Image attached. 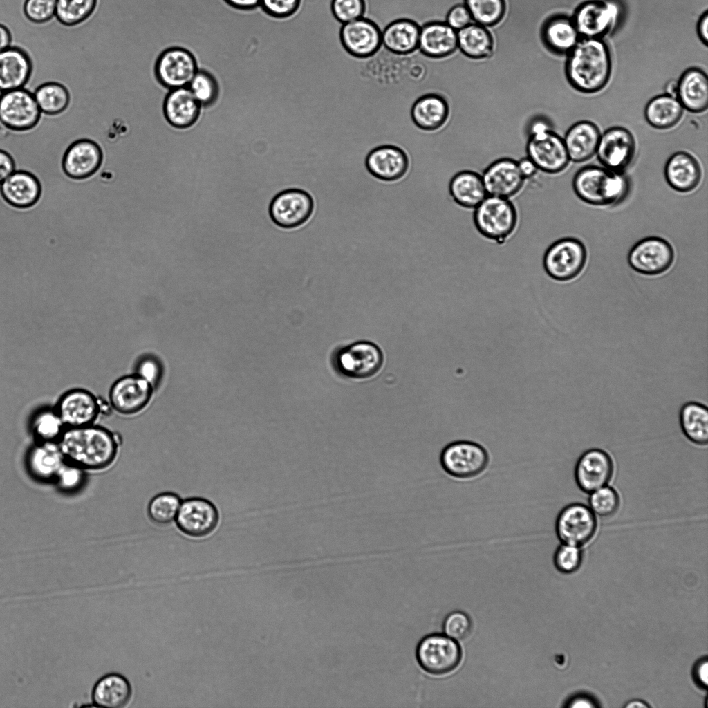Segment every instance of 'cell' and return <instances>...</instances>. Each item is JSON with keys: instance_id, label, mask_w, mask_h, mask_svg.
<instances>
[{"instance_id": "cell-1", "label": "cell", "mask_w": 708, "mask_h": 708, "mask_svg": "<svg viewBox=\"0 0 708 708\" xmlns=\"http://www.w3.org/2000/svg\"><path fill=\"white\" fill-rule=\"evenodd\" d=\"M119 442L118 436L92 424L65 428L57 444L66 462L84 470H95L114 461Z\"/></svg>"}, {"instance_id": "cell-2", "label": "cell", "mask_w": 708, "mask_h": 708, "mask_svg": "<svg viewBox=\"0 0 708 708\" xmlns=\"http://www.w3.org/2000/svg\"><path fill=\"white\" fill-rule=\"evenodd\" d=\"M611 71L609 48L601 38L583 37L566 55V78L579 92L594 93L603 89Z\"/></svg>"}, {"instance_id": "cell-3", "label": "cell", "mask_w": 708, "mask_h": 708, "mask_svg": "<svg viewBox=\"0 0 708 708\" xmlns=\"http://www.w3.org/2000/svg\"><path fill=\"white\" fill-rule=\"evenodd\" d=\"M577 197L595 206H613L623 201L628 194L630 183L624 172L604 167L586 165L579 169L572 179Z\"/></svg>"}, {"instance_id": "cell-4", "label": "cell", "mask_w": 708, "mask_h": 708, "mask_svg": "<svg viewBox=\"0 0 708 708\" xmlns=\"http://www.w3.org/2000/svg\"><path fill=\"white\" fill-rule=\"evenodd\" d=\"M490 452L481 443L458 440L443 447L439 456L440 465L446 475L458 481L476 480L490 465Z\"/></svg>"}, {"instance_id": "cell-5", "label": "cell", "mask_w": 708, "mask_h": 708, "mask_svg": "<svg viewBox=\"0 0 708 708\" xmlns=\"http://www.w3.org/2000/svg\"><path fill=\"white\" fill-rule=\"evenodd\" d=\"M473 221L483 237L502 245L516 232L519 214L511 199L487 196L474 209Z\"/></svg>"}, {"instance_id": "cell-6", "label": "cell", "mask_w": 708, "mask_h": 708, "mask_svg": "<svg viewBox=\"0 0 708 708\" xmlns=\"http://www.w3.org/2000/svg\"><path fill=\"white\" fill-rule=\"evenodd\" d=\"M524 150L538 170L546 174L561 173L570 162L563 137L543 120L531 126Z\"/></svg>"}, {"instance_id": "cell-7", "label": "cell", "mask_w": 708, "mask_h": 708, "mask_svg": "<svg viewBox=\"0 0 708 708\" xmlns=\"http://www.w3.org/2000/svg\"><path fill=\"white\" fill-rule=\"evenodd\" d=\"M416 658L426 673L445 676L459 667L463 651L458 641L444 633H431L423 637L418 643Z\"/></svg>"}, {"instance_id": "cell-8", "label": "cell", "mask_w": 708, "mask_h": 708, "mask_svg": "<svg viewBox=\"0 0 708 708\" xmlns=\"http://www.w3.org/2000/svg\"><path fill=\"white\" fill-rule=\"evenodd\" d=\"M587 259V251L577 239L566 237L552 243L543 257V267L547 275L559 282H567L576 278L583 270Z\"/></svg>"}, {"instance_id": "cell-9", "label": "cell", "mask_w": 708, "mask_h": 708, "mask_svg": "<svg viewBox=\"0 0 708 708\" xmlns=\"http://www.w3.org/2000/svg\"><path fill=\"white\" fill-rule=\"evenodd\" d=\"M41 114L33 93L28 89L0 93V124L6 130L30 131L39 124Z\"/></svg>"}, {"instance_id": "cell-10", "label": "cell", "mask_w": 708, "mask_h": 708, "mask_svg": "<svg viewBox=\"0 0 708 708\" xmlns=\"http://www.w3.org/2000/svg\"><path fill=\"white\" fill-rule=\"evenodd\" d=\"M384 362L381 349L375 344L360 341L341 348L335 365L343 376L352 380L369 379L380 371Z\"/></svg>"}, {"instance_id": "cell-11", "label": "cell", "mask_w": 708, "mask_h": 708, "mask_svg": "<svg viewBox=\"0 0 708 708\" xmlns=\"http://www.w3.org/2000/svg\"><path fill=\"white\" fill-rule=\"evenodd\" d=\"M597 526L596 516L588 506L572 503L559 511L555 520V530L561 543L580 548L593 539Z\"/></svg>"}, {"instance_id": "cell-12", "label": "cell", "mask_w": 708, "mask_h": 708, "mask_svg": "<svg viewBox=\"0 0 708 708\" xmlns=\"http://www.w3.org/2000/svg\"><path fill=\"white\" fill-rule=\"evenodd\" d=\"M314 201L307 192L288 189L279 192L269 205V215L272 222L283 229L297 228L311 217Z\"/></svg>"}, {"instance_id": "cell-13", "label": "cell", "mask_w": 708, "mask_h": 708, "mask_svg": "<svg viewBox=\"0 0 708 708\" xmlns=\"http://www.w3.org/2000/svg\"><path fill=\"white\" fill-rule=\"evenodd\" d=\"M674 260L671 245L658 236H649L637 242L628 254V263L636 272L655 276L665 272Z\"/></svg>"}, {"instance_id": "cell-14", "label": "cell", "mask_w": 708, "mask_h": 708, "mask_svg": "<svg viewBox=\"0 0 708 708\" xmlns=\"http://www.w3.org/2000/svg\"><path fill=\"white\" fill-rule=\"evenodd\" d=\"M198 70L194 55L187 49L178 46L162 51L155 65L158 80L169 90L187 86Z\"/></svg>"}, {"instance_id": "cell-15", "label": "cell", "mask_w": 708, "mask_h": 708, "mask_svg": "<svg viewBox=\"0 0 708 708\" xmlns=\"http://www.w3.org/2000/svg\"><path fill=\"white\" fill-rule=\"evenodd\" d=\"M635 149L632 133L624 127L615 126L601 133L595 153L603 167L624 172L634 158Z\"/></svg>"}, {"instance_id": "cell-16", "label": "cell", "mask_w": 708, "mask_h": 708, "mask_svg": "<svg viewBox=\"0 0 708 708\" xmlns=\"http://www.w3.org/2000/svg\"><path fill=\"white\" fill-rule=\"evenodd\" d=\"M218 521L216 507L201 497H190L182 501L175 519L178 528L183 534L195 538L211 534Z\"/></svg>"}, {"instance_id": "cell-17", "label": "cell", "mask_w": 708, "mask_h": 708, "mask_svg": "<svg viewBox=\"0 0 708 708\" xmlns=\"http://www.w3.org/2000/svg\"><path fill=\"white\" fill-rule=\"evenodd\" d=\"M339 39L350 55L359 59L369 58L382 46V30L374 21L362 17L342 24Z\"/></svg>"}, {"instance_id": "cell-18", "label": "cell", "mask_w": 708, "mask_h": 708, "mask_svg": "<svg viewBox=\"0 0 708 708\" xmlns=\"http://www.w3.org/2000/svg\"><path fill=\"white\" fill-rule=\"evenodd\" d=\"M614 473L611 456L598 448L585 451L577 459L574 470L575 483L586 494L609 483Z\"/></svg>"}, {"instance_id": "cell-19", "label": "cell", "mask_w": 708, "mask_h": 708, "mask_svg": "<svg viewBox=\"0 0 708 708\" xmlns=\"http://www.w3.org/2000/svg\"><path fill=\"white\" fill-rule=\"evenodd\" d=\"M487 196L512 199L523 189L526 180L517 160L503 157L488 165L481 175Z\"/></svg>"}, {"instance_id": "cell-20", "label": "cell", "mask_w": 708, "mask_h": 708, "mask_svg": "<svg viewBox=\"0 0 708 708\" xmlns=\"http://www.w3.org/2000/svg\"><path fill=\"white\" fill-rule=\"evenodd\" d=\"M618 15L615 4L590 0L576 9L572 19L582 37L600 38L613 27Z\"/></svg>"}, {"instance_id": "cell-21", "label": "cell", "mask_w": 708, "mask_h": 708, "mask_svg": "<svg viewBox=\"0 0 708 708\" xmlns=\"http://www.w3.org/2000/svg\"><path fill=\"white\" fill-rule=\"evenodd\" d=\"M364 163L372 176L384 182L401 179L409 168L407 153L402 148L392 145L373 148L366 156Z\"/></svg>"}, {"instance_id": "cell-22", "label": "cell", "mask_w": 708, "mask_h": 708, "mask_svg": "<svg viewBox=\"0 0 708 708\" xmlns=\"http://www.w3.org/2000/svg\"><path fill=\"white\" fill-rule=\"evenodd\" d=\"M103 153L100 145L90 139H80L71 143L62 159L64 174L75 180L86 179L100 167Z\"/></svg>"}, {"instance_id": "cell-23", "label": "cell", "mask_w": 708, "mask_h": 708, "mask_svg": "<svg viewBox=\"0 0 708 708\" xmlns=\"http://www.w3.org/2000/svg\"><path fill=\"white\" fill-rule=\"evenodd\" d=\"M151 384L138 375L124 376L112 386L109 399L111 406L123 414L141 411L149 402Z\"/></svg>"}, {"instance_id": "cell-24", "label": "cell", "mask_w": 708, "mask_h": 708, "mask_svg": "<svg viewBox=\"0 0 708 708\" xmlns=\"http://www.w3.org/2000/svg\"><path fill=\"white\" fill-rule=\"evenodd\" d=\"M65 427L92 425L97 417L100 405L97 398L83 389H74L64 394L55 409Z\"/></svg>"}, {"instance_id": "cell-25", "label": "cell", "mask_w": 708, "mask_h": 708, "mask_svg": "<svg viewBox=\"0 0 708 708\" xmlns=\"http://www.w3.org/2000/svg\"><path fill=\"white\" fill-rule=\"evenodd\" d=\"M32 70V59L24 48L11 45L0 51V93L24 88Z\"/></svg>"}, {"instance_id": "cell-26", "label": "cell", "mask_w": 708, "mask_h": 708, "mask_svg": "<svg viewBox=\"0 0 708 708\" xmlns=\"http://www.w3.org/2000/svg\"><path fill=\"white\" fill-rule=\"evenodd\" d=\"M201 110V105L188 86L169 90L163 103L166 120L178 129H187L194 125Z\"/></svg>"}, {"instance_id": "cell-27", "label": "cell", "mask_w": 708, "mask_h": 708, "mask_svg": "<svg viewBox=\"0 0 708 708\" xmlns=\"http://www.w3.org/2000/svg\"><path fill=\"white\" fill-rule=\"evenodd\" d=\"M0 194L10 206L17 209L31 207L41 194L38 178L26 171H15L0 184Z\"/></svg>"}, {"instance_id": "cell-28", "label": "cell", "mask_w": 708, "mask_h": 708, "mask_svg": "<svg viewBox=\"0 0 708 708\" xmlns=\"http://www.w3.org/2000/svg\"><path fill=\"white\" fill-rule=\"evenodd\" d=\"M132 696L131 682L124 676L117 672L101 676L91 691L92 703L95 707L102 708H125L131 703Z\"/></svg>"}, {"instance_id": "cell-29", "label": "cell", "mask_w": 708, "mask_h": 708, "mask_svg": "<svg viewBox=\"0 0 708 708\" xmlns=\"http://www.w3.org/2000/svg\"><path fill=\"white\" fill-rule=\"evenodd\" d=\"M668 185L674 190L687 193L699 185L702 171L696 158L686 151H677L667 160L664 169Z\"/></svg>"}, {"instance_id": "cell-30", "label": "cell", "mask_w": 708, "mask_h": 708, "mask_svg": "<svg viewBox=\"0 0 708 708\" xmlns=\"http://www.w3.org/2000/svg\"><path fill=\"white\" fill-rule=\"evenodd\" d=\"M601 133L593 122L581 120L571 125L563 137L570 161L580 163L596 153Z\"/></svg>"}, {"instance_id": "cell-31", "label": "cell", "mask_w": 708, "mask_h": 708, "mask_svg": "<svg viewBox=\"0 0 708 708\" xmlns=\"http://www.w3.org/2000/svg\"><path fill=\"white\" fill-rule=\"evenodd\" d=\"M65 463L57 442H36L26 457L30 474L40 481H54Z\"/></svg>"}, {"instance_id": "cell-32", "label": "cell", "mask_w": 708, "mask_h": 708, "mask_svg": "<svg viewBox=\"0 0 708 708\" xmlns=\"http://www.w3.org/2000/svg\"><path fill=\"white\" fill-rule=\"evenodd\" d=\"M420 26L413 20L402 17L388 24L382 30V46L398 56H407L418 48Z\"/></svg>"}, {"instance_id": "cell-33", "label": "cell", "mask_w": 708, "mask_h": 708, "mask_svg": "<svg viewBox=\"0 0 708 708\" xmlns=\"http://www.w3.org/2000/svg\"><path fill=\"white\" fill-rule=\"evenodd\" d=\"M676 97L689 112L702 113L708 106V78L698 68L686 70L677 82Z\"/></svg>"}, {"instance_id": "cell-34", "label": "cell", "mask_w": 708, "mask_h": 708, "mask_svg": "<svg viewBox=\"0 0 708 708\" xmlns=\"http://www.w3.org/2000/svg\"><path fill=\"white\" fill-rule=\"evenodd\" d=\"M458 48L457 31L445 22H432L420 27L418 50L431 57L447 56Z\"/></svg>"}, {"instance_id": "cell-35", "label": "cell", "mask_w": 708, "mask_h": 708, "mask_svg": "<svg viewBox=\"0 0 708 708\" xmlns=\"http://www.w3.org/2000/svg\"><path fill=\"white\" fill-rule=\"evenodd\" d=\"M579 36L572 18L565 14L550 17L542 31L547 48L560 56L567 55L580 39Z\"/></svg>"}, {"instance_id": "cell-36", "label": "cell", "mask_w": 708, "mask_h": 708, "mask_svg": "<svg viewBox=\"0 0 708 708\" xmlns=\"http://www.w3.org/2000/svg\"><path fill=\"white\" fill-rule=\"evenodd\" d=\"M449 192L460 207L474 209L487 196L482 176L472 170H461L449 183Z\"/></svg>"}, {"instance_id": "cell-37", "label": "cell", "mask_w": 708, "mask_h": 708, "mask_svg": "<svg viewBox=\"0 0 708 708\" xmlns=\"http://www.w3.org/2000/svg\"><path fill=\"white\" fill-rule=\"evenodd\" d=\"M410 116L414 125L420 130L432 131L439 129L448 116L445 101L435 95L419 97L412 104Z\"/></svg>"}, {"instance_id": "cell-38", "label": "cell", "mask_w": 708, "mask_h": 708, "mask_svg": "<svg viewBox=\"0 0 708 708\" xmlns=\"http://www.w3.org/2000/svg\"><path fill=\"white\" fill-rule=\"evenodd\" d=\"M684 108L675 96L664 93L653 97L646 104L644 117L649 125L658 129H667L681 120Z\"/></svg>"}, {"instance_id": "cell-39", "label": "cell", "mask_w": 708, "mask_h": 708, "mask_svg": "<svg viewBox=\"0 0 708 708\" xmlns=\"http://www.w3.org/2000/svg\"><path fill=\"white\" fill-rule=\"evenodd\" d=\"M682 433L692 443L704 446L708 443V409L707 406L691 401L684 403L679 411Z\"/></svg>"}, {"instance_id": "cell-40", "label": "cell", "mask_w": 708, "mask_h": 708, "mask_svg": "<svg viewBox=\"0 0 708 708\" xmlns=\"http://www.w3.org/2000/svg\"><path fill=\"white\" fill-rule=\"evenodd\" d=\"M458 48L473 59L487 57L492 51V38L485 26L472 22L457 31Z\"/></svg>"}, {"instance_id": "cell-41", "label": "cell", "mask_w": 708, "mask_h": 708, "mask_svg": "<svg viewBox=\"0 0 708 708\" xmlns=\"http://www.w3.org/2000/svg\"><path fill=\"white\" fill-rule=\"evenodd\" d=\"M37 105L46 115L55 116L64 112L71 102L67 88L57 82H47L38 86L34 93Z\"/></svg>"}, {"instance_id": "cell-42", "label": "cell", "mask_w": 708, "mask_h": 708, "mask_svg": "<svg viewBox=\"0 0 708 708\" xmlns=\"http://www.w3.org/2000/svg\"><path fill=\"white\" fill-rule=\"evenodd\" d=\"M97 3V0H57L55 17L65 26L79 25L95 12Z\"/></svg>"}, {"instance_id": "cell-43", "label": "cell", "mask_w": 708, "mask_h": 708, "mask_svg": "<svg viewBox=\"0 0 708 708\" xmlns=\"http://www.w3.org/2000/svg\"><path fill=\"white\" fill-rule=\"evenodd\" d=\"M181 501L180 496L174 492L159 493L149 503L148 516L157 525L169 524L176 519Z\"/></svg>"}, {"instance_id": "cell-44", "label": "cell", "mask_w": 708, "mask_h": 708, "mask_svg": "<svg viewBox=\"0 0 708 708\" xmlns=\"http://www.w3.org/2000/svg\"><path fill=\"white\" fill-rule=\"evenodd\" d=\"M202 108L213 106L220 96V86L209 71L198 69L187 86Z\"/></svg>"}, {"instance_id": "cell-45", "label": "cell", "mask_w": 708, "mask_h": 708, "mask_svg": "<svg viewBox=\"0 0 708 708\" xmlns=\"http://www.w3.org/2000/svg\"><path fill=\"white\" fill-rule=\"evenodd\" d=\"M65 426L56 410H43L32 420V430L36 442H57Z\"/></svg>"}, {"instance_id": "cell-46", "label": "cell", "mask_w": 708, "mask_h": 708, "mask_svg": "<svg viewBox=\"0 0 708 708\" xmlns=\"http://www.w3.org/2000/svg\"><path fill=\"white\" fill-rule=\"evenodd\" d=\"M473 21L485 27L497 24L505 12L504 0H464Z\"/></svg>"}, {"instance_id": "cell-47", "label": "cell", "mask_w": 708, "mask_h": 708, "mask_svg": "<svg viewBox=\"0 0 708 708\" xmlns=\"http://www.w3.org/2000/svg\"><path fill=\"white\" fill-rule=\"evenodd\" d=\"M589 494V507L595 516L608 518L618 511L620 497L615 488L606 485Z\"/></svg>"}, {"instance_id": "cell-48", "label": "cell", "mask_w": 708, "mask_h": 708, "mask_svg": "<svg viewBox=\"0 0 708 708\" xmlns=\"http://www.w3.org/2000/svg\"><path fill=\"white\" fill-rule=\"evenodd\" d=\"M442 630L444 634L458 642L469 637L473 630V623L466 613L454 611L444 619Z\"/></svg>"}, {"instance_id": "cell-49", "label": "cell", "mask_w": 708, "mask_h": 708, "mask_svg": "<svg viewBox=\"0 0 708 708\" xmlns=\"http://www.w3.org/2000/svg\"><path fill=\"white\" fill-rule=\"evenodd\" d=\"M57 0H25L22 12L32 23L45 24L55 17Z\"/></svg>"}, {"instance_id": "cell-50", "label": "cell", "mask_w": 708, "mask_h": 708, "mask_svg": "<svg viewBox=\"0 0 708 708\" xmlns=\"http://www.w3.org/2000/svg\"><path fill=\"white\" fill-rule=\"evenodd\" d=\"M366 10L365 0H331L330 2L332 15L342 24L364 17Z\"/></svg>"}, {"instance_id": "cell-51", "label": "cell", "mask_w": 708, "mask_h": 708, "mask_svg": "<svg viewBox=\"0 0 708 708\" xmlns=\"http://www.w3.org/2000/svg\"><path fill=\"white\" fill-rule=\"evenodd\" d=\"M581 561L579 547L565 543L559 546L553 555V561L557 569L562 572H571L576 570Z\"/></svg>"}, {"instance_id": "cell-52", "label": "cell", "mask_w": 708, "mask_h": 708, "mask_svg": "<svg viewBox=\"0 0 708 708\" xmlns=\"http://www.w3.org/2000/svg\"><path fill=\"white\" fill-rule=\"evenodd\" d=\"M84 480V469L66 461L54 481L62 490L71 492L80 489Z\"/></svg>"}, {"instance_id": "cell-53", "label": "cell", "mask_w": 708, "mask_h": 708, "mask_svg": "<svg viewBox=\"0 0 708 708\" xmlns=\"http://www.w3.org/2000/svg\"><path fill=\"white\" fill-rule=\"evenodd\" d=\"M301 3V0H261L260 6L268 15L286 19L298 11Z\"/></svg>"}, {"instance_id": "cell-54", "label": "cell", "mask_w": 708, "mask_h": 708, "mask_svg": "<svg viewBox=\"0 0 708 708\" xmlns=\"http://www.w3.org/2000/svg\"><path fill=\"white\" fill-rule=\"evenodd\" d=\"M474 22L472 15L465 4L454 6L448 12L446 23L458 31Z\"/></svg>"}, {"instance_id": "cell-55", "label": "cell", "mask_w": 708, "mask_h": 708, "mask_svg": "<svg viewBox=\"0 0 708 708\" xmlns=\"http://www.w3.org/2000/svg\"><path fill=\"white\" fill-rule=\"evenodd\" d=\"M15 171V164L12 156L6 150L0 149V184Z\"/></svg>"}, {"instance_id": "cell-56", "label": "cell", "mask_w": 708, "mask_h": 708, "mask_svg": "<svg viewBox=\"0 0 708 708\" xmlns=\"http://www.w3.org/2000/svg\"><path fill=\"white\" fill-rule=\"evenodd\" d=\"M158 367L156 362L152 360H145L139 366L138 375L151 384L158 377Z\"/></svg>"}, {"instance_id": "cell-57", "label": "cell", "mask_w": 708, "mask_h": 708, "mask_svg": "<svg viewBox=\"0 0 708 708\" xmlns=\"http://www.w3.org/2000/svg\"><path fill=\"white\" fill-rule=\"evenodd\" d=\"M517 162L519 170L526 180L534 177L539 171L534 162L526 156Z\"/></svg>"}, {"instance_id": "cell-58", "label": "cell", "mask_w": 708, "mask_h": 708, "mask_svg": "<svg viewBox=\"0 0 708 708\" xmlns=\"http://www.w3.org/2000/svg\"><path fill=\"white\" fill-rule=\"evenodd\" d=\"M697 33L700 41L707 46L708 43V12L705 11L700 17L697 25Z\"/></svg>"}, {"instance_id": "cell-59", "label": "cell", "mask_w": 708, "mask_h": 708, "mask_svg": "<svg viewBox=\"0 0 708 708\" xmlns=\"http://www.w3.org/2000/svg\"><path fill=\"white\" fill-rule=\"evenodd\" d=\"M12 37L8 27L0 23V51L11 46Z\"/></svg>"}, {"instance_id": "cell-60", "label": "cell", "mask_w": 708, "mask_h": 708, "mask_svg": "<svg viewBox=\"0 0 708 708\" xmlns=\"http://www.w3.org/2000/svg\"><path fill=\"white\" fill-rule=\"evenodd\" d=\"M232 6L243 10H249L260 6L261 0H225Z\"/></svg>"}, {"instance_id": "cell-61", "label": "cell", "mask_w": 708, "mask_h": 708, "mask_svg": "<svg viewBox=\"0 0 708 708\" xmlns=\"http://www.w3.org/2000/svg\"><path fill=\"white\" fill-rule=\"evenodd\" d=\"M697 675L699 681L707 684V662L705 661L699 664L697 668Z\"/></svg>"}, {"instance_id": "cell-62", "label": "cell", "mask_w": 708, "mask_h": 708, "mask_svg": "<svg viewBox=\"0 0 708 708\" xmlns=\"http://www.w3.org/2000/svg\"><path fill=\"white\" fill-rule=\"evenodd\" d=\"M677 82L671 81L666 86L667 94L676 97Z\"/></svg>"}, {"instance_id": "cell-63", "label": "cell", "mask_w": 708, "mask_h": 708, "mask_svg": "<svg viewBox=\"0 0 708 708\" xmlns=\"http://www.w3.org/2000/svg\"><path fill=\"white\" fill-rule=\"evenodd\" d=\"M591 706H593V705H592V704L589 701L584 700V699H581V700H578L577 701H575L573 702V704L572 705V707H591Z\"/></svg>"}, {"instance_id": "cell-64", "label": "cell", "mask_w": 708, "mask_h": 708, "mask_svg": "<svg viewBox=\"0 0 708 708\" xmlns=\"http://www.w3.org/2000/svg\"><path fill=\"white\" fill-rule=\"evenodd\" d=\"M633 703H635V702H633ZM628 707H646V705H644L642 703L641 704V703H640V702H637V703H635V705H633H633H628Z\"/></svg>"}]
</instances>
